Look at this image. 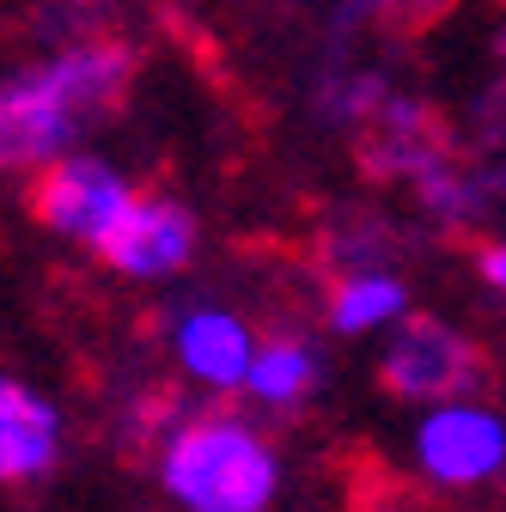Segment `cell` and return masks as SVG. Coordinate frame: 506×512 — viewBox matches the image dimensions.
<instances>
[{
	"instance_id": "cell-13",
	"label": "cell",
	"mask_w": 506,
	"mask_h": 512,
	"mask_svg": "<svg viewBox=\"0 0 506 512\" xmlns=\"http://www.w3.org/2000/svg\"><path fill=\"white\" fill-rule=\"evenodd\" d=\"M476 275H482V287L506 293V238H494V244L476 250Z\"/></svg>"
},
{
	"instance_id": "cell-6",
	"label": "cell",
	"mask_w": 506,
	"mask_h": 512,
	"mask_svg": "<svg viewBox=\"0 0 506 512\" xmlns=\"http://www.w3.org/2000/svg\"><path fill=\"white\" fill-rule=\"evenodd\" d=\"M196 244H202V226L177 196H135L92 256L122 281H171L196 263Z\"/></svg>"
},
{
	"instance_id": "cell-11",
	"label": "cell",
	"mask_w": 506,
	"mask_h": 512,
	"mask_svg": "<svg viewBox=\"0 0 506 512\" xmlns=\"http://www.w3.org/2000/svg\"><path fill=\"white\" fill-rule=\"evenodd\" d=\"M385 104H391V86L378 74H330L318 86V116L330 128H366Z\"/></svg>"
},
{
	"instance_id": "cell-1",
	"label": "cell",
	"mask_w": 506,
	"mask_h": 512,
	"mask_svg": "<svg viewBox=\"0 0 506 512\" xmlns=\"http://www.w3.org/2000/svg\"><path fill=\"white\" fill-rule=\"evenodd\" d=\"M159 488L183 512H269L281 494V458L232 409L189 415L159 445Z\"/></svg>"
},
{
	"instance_id": "cell-7",
	"label": "cell",
	"mask_w": 506,
	"mask_h": 512,
	"mask_svg": "<svg viewBox=\"0 0 506 512\" xmlns=\"http://www.w3.org/2000/svg\"><path fill=\"white\" fill-rule=\"evenodd\" d=\"M257 348L263 342L250 336V324H244L238 311H226V305H208L202 299V305H183L171 317V354H177L183 378L202 384V391H214V397L244 391Z\"/></svg>"
},
{
	"instance_id": "cell-3",
	"label": "cell",
	"mask_w": 506,
	"mask_h": 512,
	"mask_svg": "<svg viewBox=\"0 0 506 512\" xmlns=\"http://www.w3.org/2000/svg\"><path fill=\"white\" fill-rule=\"evenodd\" d=\"M409 458L415 476L439 494H470L506 476V415L476 403V397H452L421 409L415 433H409Z\"/></svg>"
},
{
	"instance_id": "cell-2",
	"label": "cell",
	"mask_w": 506,
	"mask_h": 512,
	"mask_svg": "<svg viewBox=\"0 0 506 512\" xmlns=\"http://www.w3.org/2000/svg\"><path fill=\"white\" fill-rule=\"evenodd\" d=\"M482 378H488L482 348L464 330H452L446 317H427V311H409L385 336V348H378V384H385V397L415 403V409L476 397Z\"/></svg>"
},
{
	"instance_id": "cell-5",
	"label": "cell",
	"mask_w": 506,
	"mask_h": 512,
	"mask_svg": "<svg viewBox=\"0 0 506 512\" xmlns=\"http://www.w3.org/2000/svg\"><path fill=\"white\" fill-rule=\"evenodd\" d=\"M129 202H135V183L110 159H92V153H68V159H55V165H43L31 177L37 226L68 238V244H86V250H98L116 232V220L129 214Z\"/></svg>"
},
{
	"instance_id": "cell-12",
	"label": "cell",
	"mask_w": 506,
	"mask_h": 512,
	"mask_svg": "<svg viewBox=\"0 0 506 512\" xmlns=\"http://www.w3.org/2000/svg\"><path fill=\"white\" fill-rule=\"evenodd\" d=\"M415 7H427V0H342L336 7V31H348V19L360 25V19H397V13H415Z\"/></svg>"
},
{
	"instance_id": "cell-10",
	"label": "cell",
	"mask_w": 506,
	"mask_h": 512,
	"mask_svg": "<svg viewBox=\"0 0 506 512\" xmlns=\"http://www.w3.org/2000/svg\"><path fill=\"white\" fill-rule=\"evenodd\" d=\"M318 384H324V354L299 336H275L250 360L244 397L263 403V409H299L305 397H318Z\"/></svg>"
},
{
	"instance_id": "cell-9",
	"label": "cell",
	"mask_w": 506,
	"mask_h": 512,
	"mask_svg": "<svg viewBox=\"0 0 506 512\" xmlns=\"http://www.w3.org/2000/svg\"><path fill=\"white\" fill-rule=\"evenodd\" d=\"M324 311H330V330L336 336H378V330H397L403 317H409V287L391 269L336 275Z\"/></svg>"
},
{
	"instance_id": "cell-8",
	"label": "cell",
	"mask_w": 506,
	"mask_h": 512,
	"mask_svg": "<svg viewBox=\"0 0 506 512\" xmlns=\"http://www.w3.org/2000/svg\"><path fill=\"white\" fill-rule=\"evenodd\" d=\"M61 445H68V421L61 409L31 391L25 378L0 372V488H31L61 464Z\"/></svg>"
},
{
	"instance_id": "cell-4",
	"label": "cell",
	"mask_w": 506,
	"mask_h": 512,
	"mask_svg": "<svg viewBox=\"0 0 506 512\" xmlns=\"http://www.w3.org/2000/svg\"><path fill=\"white\" fill-rule=\"evenodd\" d=\"M86 122L92 116L61 86L55 61H37V68L0 80V177H25V171L37 177L43 165L68 159Z\"/></svg>"
}]
</instances>
